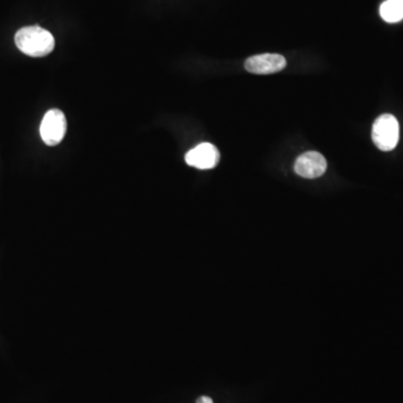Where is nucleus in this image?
Instances as JSON below:
<instances>
[{
    "mask_svg": "<svg viewBox=\"0 0 403 403\" xmlns=\"http://www.w3.org/2000/svg\"><path fill=\"white\" fill-rule=\"evenodd\" d=\"M287 65L286 58L280 54L255 55L246 60L244 67L249 73L253 74H273L285 69Z\"/></svg>",
    "mask_w": 403,
    "mask_h": 403,
    "instance_id": "5",
    "label": "nucleus"
},
{
    "mask_svg": "<svg viewBox=\"0 0 403 403\" xmlns=\"http://www.w3.org/2000/svg\"><path fill=\"white\" fill-rule=\"evenodd\" d=\"M380 15L387 23H398L403 19V0H387L380 7Z\"/></svg>",
    "mask_w": 403,
    "mask_h": 403,
    "instance_id": "7",
    "label": "nucleus"
},
{
    "mask_svg": "<svg viewBox=\"0 0 403 403\" xmlns=\"http://www.w3.org/2000/svg\"><path fill=\"white\" fill-rule=\"evenodd\" d=\"M399 122L394 115L388 113L380 115L373 124V143L382 152H390L395 148L399 143Z\"/></svg>",
    "mask_w": 403,
    "mask_h": 403,
    "instance_id": "2",
    "label": "nucleus"
},
{
    "mask_svg": "<svg viewBox=\"0 0 403 403\" xmlns=\"http://www.w3.org/2000/svg\"><path fill=\"white\" fill-rule=\"evenodd\" d=\"M327 163L324 156L317 152H305L295 163V172L303 179H317L324 175Z\"/></svg>",
    "mask_w": 403,
    "mask_h": 403,
    "instance_id": "6",
    "label": "nucleus"
},
{
    "mask_svg": "<svg viewBox=\"0 0 403 403\" xmlns=\"http://www.w3.org/2000/svg\"><path fill=\"white\" fill-rule=\"evenodd\" d=\"M15 43L21 52L32 58H43L55 47L54 36L40 26H27L15 35Z\"/></svg>",
    "mask_w": 403,
    "mask_h": 403,
    "instance_id": "1",
    "label": "nucleus"
},
{
    "mask_svg": "<svg viewBox=\"0 0 403 403\" xmlns=\"http://www.w3.org/2000/svg\"><path fill=\"white\" fill-rule=\"evenodd\" d=\"M196 403H213V400L209 397H200Z\"/></svg>",
    "mask_w": 403,
    "mask_h": 403,
    "instance_id": "8",
    "label": "nucleus"
},
{
    "mask_svg": "<svg viewBox=\"0 0 403 403\" xmlns=\"http://www.w3.org/2000/svg\"><path fill=\"white\" fill-rule=\"evenodd\" d=\"M185 161L186 164L197 170H212L218 166L220 152L212 143H200L186 154Z\"/></svg>",
    "mask_w": 403,
    "mask_h": 403,
    "instance_id": "4",
    "label": "nucleus"
},
{
    "mask_svg": "<svg viewBox=\"0 0 403 403\" xmlns=\"http://www.w3.org/2000/svg\"><path fill=\"white\" fill-rule=\"evenodd\" d=\"M67 118L61 110H49L41 124V137L47 146H56L67 134Z\"/></svg>",
    "mask_w": 403,
    "mask_h": 403,
    "instance_id": "3",
    "label": "nucleus"
}]
</instances>
